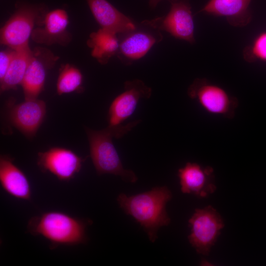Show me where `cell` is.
<instances>
[{
  "label": "cell",
  "instance_id": "8",
  "mask_svg": "<svg viewBox=\"0 0 266 266\" xmlns=\"http://www.w3.org/2000/svg\"><path fill=\"white\" fill-rule=\"evenodd\" d=\"M168 0L171 4L168 13L163 17L147 20L148 22L160 31H165L176 38L193 44L195 26L188 0Z\"/></svg>",
  "mask_w": 266,
  "mask_h": 266
},
{
  "label": "cell",
  "instance_id": "6",
  "mask_svg": "<svg viewBox=\"0 0 266 266\" xmlns=\"http://www.w3.org/2000/svg\"><path fill=\"white\" fill-rule=\"evenodd\" d=\"M189 223L190 243L198 253L208 255L224 227L220 214L211 205L196 209Z\"/></svg>",
  "mask_w": 266,
  "mask_h": 266
},
{
  "label": "cell",
  "instance_id": "12",
  "mask_svg": "<svg viewBox=\"0 0 266 266\" xmlns=\"http://www.w3.org/2000/svg\"><path fill=\"white\" fill-rule=\"evenodd\" d=\"M41 26L33 29L31 38L34 42L51 45L58 44L65 46L71 39L67 30L68 16L66 10L56 9L47 13L43 17Z\"/></svg>",
  "mask_w": 266,
  "mask_h": 266
},
{
  "label": "cell",
  "instance_id": "22",
  "mask_svg": "<svg viewBox=\"0 0 266 266\" xmlns=\"http://www.w3.org/2000/svg\"><path fill=\"white\" fill-rule=\"evenodd\" d=\"M15 53V50L10 48L0 52V82L4 78Z\"/></svg>",
  "mask_w": 266,
  "mask_h": 266
},
{
  "label": "cell",
  "instance_id": "1",
  "mask_svg": "<svg viewBox=\"0 0 266 266\" xmlns=\"http://www.w3.org/2000/svg\"><path fill=\"white\" fill-rule=\"evenodd\" d=\"M140 121L136 120L125 125L108 126L100 131L85 128L90 156L98 174H114L120 176L124 181L131 183L137 181V177L132 170L123 167L112 139L123 137Z\"/></svg>",
  "mask_w": 266,
  "mask_h": 266
},
{
  "label": "cell",
  "instance_id": "3",
  "mask_svg": "<svg viewBox=\"0 0 266 266\" xmlns=\"http://www.w3.org/2000/svg\"><path fill=\"white\" fill-rule=\"evenodd\" d=\"M87 224L84 220L60 211H48L33 217L27 225L28 232L49 240L51 248L60 245L84 244L87 240Z\"/></svg>",
  "mask_w": 266,
  "mask_h": 266
},
{
  "label": "cell",
  "instance_id": "13",
  "mask_svg": "<svg viewBox=\"0 0 266 266\" xmlns=\"http://www.w3.org/2000/svg\"><path fill=\"white\" fill-rule=\"evenodd\" d=\"M46 113V104L37 99L25 100L9 111L11 124L28 138L35 135Z\"/></svg>",
  "mask_w": 266,
  "mask_h": 266
},
{
  "label": "cell",
  "instance_id": "17",
  "mask_svg": "<svg viewBox=\"0 0 266 266\" xmlns=\"http://www.w3.org/2000/svg\"><path fill=\"white\" fill-rule=\"evenodd\" d=\"M251 0H209L200 12L226 18L235 27H243L251 21L249 7Z\"/></svg>",
  "mask_w": 266,
  "mask_h": 266
},
{
  "label": "cell",
  "instance_id": "16",
  "mask_svg": "<svg viewBox=\"0 0 266 266\" xmlns=\"http://www.w3.org/2000/svg\"><path fill=\"white\" fill-rule=\"evenodd\" d=\"M95 19L101 28L118 33L135 27L137 22L127 16L107 0H87Z\"/></svg>",
  "mask_w": 266,
  "mask_h": 266
},
{
  "label": "cell",
  "instance_id": "11",
  "mask_svg": "<svg viewBox=\"0 0 266 266\" xmlns=\"http://www.w3.org/2000/svg\"><path fill=\"white\" fill-rule=\"evenodd\" d=\"M58 57L50 50L37 47L33 54L21 85L25 100L37 99L43 89L47 69L52 67Z\"/></svg>",
  "mask_w": 266,
  "mask_h": 266
},
{
  "label": "cell",
  "instance_id": "7",
  "mask_svg": "<svg viewBox=\"0 0 266 266\" xmlns=\"http://www.w3.org/2000/svg\"><path fill=\"white\" fill-rule=\"evenodd\" d=\"M40 9L24 5L19 8L0 30V43L15 51L29 45L34 23L39 18Z\"/></svg>",
  "mask_w": 266,
  "mask_h": 266
},
{
  "label": "cell",
  "instance_id": "9",
  "mask_svg": "<svg viewBox=\"0 0 266 266\" xmlns=\"http://www.w3.org/2000/svg\"><path fill=\"white\" fill-rule=\"evenodd\" d=\"M81 157L69 149L53 147L38 153L37 165L43 171H49L59 180L68 181L79 172Z\"/></svg>",
  "mask_w": 266,
  "mask_h": 266
},
{
  "label": "cell",
  "instance_id": "4",
  "mask_svg": "<svg viewBox=\"0 0 266 266\" xmlns=\"http://www.w3.org/2000/svg\"><path fill=\"white\" fill-rule=\"evenodd\" d=\"M117 35L119 49L116 56L126 66L142 58L163 38L160 31L151 25L148 20L137 22L134 29Z\"/></svg>",
  "mask_w": 266,
  "mask_h": 266
},
{
  "label": "cell",
  "instance_id": "10",
  "mask_svg": "<svg viewBox=\"0 0 266 266\" xmlns=\"http://www.w3.org/2000/svg\"><path fill=\"white\" fill-rule=\"evenodd\" d=\"M151 94V88L139 79L126 81L124 91L116 97L109 108L108 126L121 124L134 112L139 100L149 99Z\"/></svg>",
  "mask_w": 266,
  "mask_h": 266
},
{
  "label": "cell",
  "instance_id": "20",
  "mask_svg": "<svg viewBox=\"0 0 266 266\" xmlns=\"http://www.w3.org/2000/svg\"><path fill=\"white\" fill-rule=\"evenodd\" d=\"M83 75L75 66L66 64L60 70L57 82L58 95L70 93L81 89Z\"/></svg>",
  "mask_w": 266,
  "mask_h": 266
},
{
  "label": "cell",
  "instance_id": "18",
  "mask_svg": "<svg viewBox=\"0 0 266 266\" xmlns=\"http://www.w3.org/2000/svg\"><path fill=\"white\" fill-rule=\"evenodd\" d=\"M87 45L92 49V56L100 64L105 65L117 54L119 49L117 33L101 28L97 32L90 34Z\"/></svg>",
  "mask_w": 266,
  "mask_h": 266
},
{
  "label": "cell",
  "instance_id": "23",
  "mask_svg": "<svg viewBox=\"0 0 266 266\" xmlns=\"http://www.w3.org/2000/svg\"><path fill=\"white\" fill-rule=\"evenodd\" d=\"M162 0H149V4L150 6L153 8L155 7L158 3Z\"/></svg>",
  "mask_w": 266,
  "mask_h": 266
},
{
  "label": "cell",
  "instance_id": "19",
  "mask_svg": "<svg viewBox=\"0 0 266 266\" xmlns=\"http://www.w3.org/2000/svg\"><path fill=\"white\" fill-rule=\"evenodd\" d=\"M33 54L28 46L16 51L15 54L2 81L0 82V92L16 89L21 85Z\"/></svg>",
  "mask_w": 266,
  "mask_h": 266
},
{
  "label": "cell",
  "instance_id": "15",
  "mask_svg": "<svg viewBox=\"0 0 266 266\" xmlns=\"http://www.w3.org/2000/svg\"><path fill=\"white\" fill-rule=\"evenodd\" d=\"M0 182L3 189L11 196L31 200L32 190L29 180L13 159L6 155L0 157Z\"/></svg>",
  "mask_w": 266,
  "mask_h": 266
},
{
  "label": "cell",
  "instance_id": "14",
  "mask_svg": "<svg viewBox=\"0 0 266 266\" xmlns=\"http://www.w3.org/2000/svg\"><path fill=\"white\" fill-rule=\"evenodd\" d=\"M181 191L200 198L207 197L216 189L214 170L209 166H203L195 163H187L178 170Z\"/></svg>",
  "mask_w": 266,
  "mask_h": 266
},
{
  "label": "cell",
  "instance_id": "2",
  "mask_svg": "<svg viewBox=\"0 0 266 266\" xmlns=\"http://www.w3.org/2000/svg\"><path fill=\"white\" fill-rule=\"evenodd\" d=\"M171 198L170 191L163 186L130 197L122 193L118 197L117 201L126 213L140 223L149 239L154 242L157 238L158 229L170 223L166 205Z\"/></svg>",
  "mask_w": 266,
  "mask_h": 266
},
{
  "label": "cell",
  "instance_id": "5",
  "mask_svg": "<svg viewBox=\"0 0 266 266\" xmlns=\"http://www.w3.org/2000/svg\"><path fill=\"white\" fill-rule=\"evenodd\" d=\"M188 95L208 113L232 119L238 105L237 99L224 89L204 78H197L189 87Z\"/></svg>",
  "mask_w": 266,
  "mask_h": 266
},
{
  "label": "cell",
  "instance_id": "21",
  "mask_svg": "<svg viewBox=\"0 0 266 266\" xmlns=\"http://www.w3.org/2000/svg\"><path fill=\"white\" fill-rule=\"evenodd\" d=\"M243 55L248 61H252L253 59L266 61V33L257 37L252 45L245 49Z\"/></svg>",
  "mask_w": 266,
  "mask_h": 266
}]
</instances>
